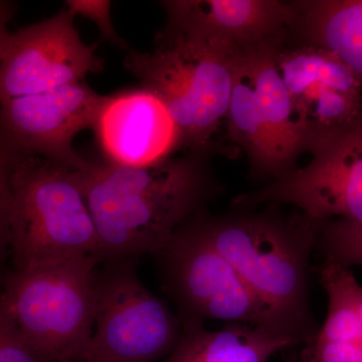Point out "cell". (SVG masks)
<instances>
[{
	"label": "cell",
	"mask_w": 362,
	"mask_h": 362,
	"mask_svg": "<svg viewBox=\"0 0 362 362\" xmlns=\"http://www.w3.org/2000/svg\"><path fill=\"white\" fill-rule=\"evenodd\" d=\"M317 246L326 261L346 268L362 266V225L339 220L320 221Z\"/></svg>",
	"instance_id": "obj_17"
},
{
	"label": "cell",
	"mask_w": 362,
	"mask_h": 362,
	"mask_svg": "<svg viewBox=\"0 0 362 362\" xmlns=\"http://www.w3.org/2000/svg\"><path fill=\"white\" fill-rule=\"evenodd\" d=\"M319 223L301 213L202 216L187 226L220 252L301 343L315 337L309 310V259Z\"/></svg>",
	"instance_id": "obj_2"
},
{
	"label": "cell",
	"mask_w": 362,
	"mask_h": 362,
	"mask_svg": "<svg viewBox=\"0 0 362 362\" xmlns=\"http://www.w3.org/2000/svg\"><path fill=\"white\" fill-rule=\"evenodd\" d=\"M0 362H49L26 342L0 299Z\"/></svg>",
	"instance_id": "obj_20"
},
{
	"label": "cell",
	"mask_w": 362,
	"mask_h": 362,
	"mask_svg": "<svg viewBox=\"0 0 362 362\" xmlns=\"http://www.w3.org/2000/svg\"><path fill=\"white\" fill-rule=\"evenodd\" d=\"M96 257L86 256L9 276L2 303L45 361H80L95 323Z\"/></svg>",
	"instance_id": "obj_5"
},
{
	"label": "cell",
	"mask_w": 362,
	"mask_h": 362,
	"mask_svg": "<svg viewBox=\"0 0 362 362\" xmlns=\"http://www.w3.org/2000/svg\"><path fill=\"white\" fill-rule=\"evenodd\" d=\"M299 343L291 335L259 326L230 323L209 331L189 320L163 362H267Z\"/></svg>",
	"instance_id": "obj_16"
},
{
	"label": "cell",
	"mask_w": 362,
	"mask_h": 362,
	"mask_svg": "<svg viewBox=\"0 0 362 362\" xmlns=\"http://www.w3.org/2000/svg\"><path fill=\"white\" fill-rule=\"evenodd\" d=\"M288 4L289 30L304 45L329 52L362 85V0H299Z\"/></svg>",
	"instance_id": "obj_15"
},
{
	"label": "cell",
	"mask_w": 362,
	"mask_h": 362,
	"mask_svg": "<svg viewBox=\"0 0 362 362\" xmlns=\"http://www.w3.org/2000/svg\"><path fill=\"white\" fill-rule=\"evenodd\" d=\"M206 160L187 153L149 168L103 160L76 170L96 226L100 261L163 252L216 190Z\"/></svg>",
	"instance_id": "obj_1"
},
{
	"label": "cell",
	"mask_w": 362,
	"mask_h": 362,
	"mask_svg": "<svg viewBox=\"0 0 362 362\" xmlns=\"http://www.w3.org/2000/svg\"><path fill=\"white\" fill-rule=\"evenodd\" d=\"M303 352V362H362V330L346 340L314 337Z\"/></svg>",
	"instance_id": "obj_19"
},
{
	"label": "cell",
	"mask_w": 362,
	"mask_h": 362,
	"mask_svg": "<svg viewBox=\"0 0 362 362\" xmlns=\"http://www.w3.org/2000/svg\"><path fill=\"white\" fill-rule=\"evenodd\" d=\"M96 278L95 329L78 362H154L180 339V321L120 259Z\"/></svg>",
	"instance_id": "obj_6"
},
{
	"label": "cell",
	"mask_w": 362,
	"mask_h": 362,
	"mask_svg": "<svg viewBox=\"0 0 362 362\" xmlns=\"http://www.w3.org/2000/svg\"><path fill=\"white\" fill-rule=\"evenodd\" d=\"M105 97L82 82L14 98L0 104V130L25 156L81 170L89 161L74 148V140L92 129Z\"/></svg>",
	"instance_id": "obj_10"
},
{
	"label": "cell",
	"mask_w": 362,
	"mask_h": 362,
	"mask_svg": "<svg viewBox=\"0 0 362 362\" xmlns=\"http://www.w3.org/2000/svg\"><path fill=\"white\" fill-rule=\"evenodd\" d=\"M161 4L168 30L218 40L243 52L282 40L291 23L289 4L277 0H169Z\"/></svg>",
	"instance_id": "obj_13"
},
{
	"label": "cell",
	"mask_w": 362,
	"mask_h": 362,
	"mask_svg": "<svg viewBox=\"0 0 362 362\" xmlns=\"http://www.w3.org/2000/svg\"><path fill=\"white\" fill-rule=\"evenodd\" d=\"M243 52L164 28L153 52H128L124 66L165 105L180 131V148L207 157L226 123Z\"/></svg>",
	"instance_id": "obj_3"
},
{
	"label": "cell",
	"mask_w": 362,
	"mask_h": 362,
	"mask_svg": "<svg viewBox=\"0 0 362 362\" xmlns=\"http://www.w3.org/2000/svg\"><path fill=\"white\" fill-rule=\"evenodd\" d=\"M11 247L16 271L98 258L96 226L75 169L42 157L21 161L13 177Z\"/></svg>",
	"instance_id": "obj_4"
},
{
	"label": "cell",
	"mask_w": 362,
	"mask_h": 362,
	"mask_svg": "<svg viewBox=\"0 0 362 362\" xmlns=\"http://www.w3.org/2000/svg\"><path fill=\"white\" fill-rule=\"evenodd\" d=\"M306 166L233 201L237 207L291 204L317 221L362 225V120L315 143Z\"/></svg>",
	"instance_id": "obj_7"
},
{
	"label": "cell",
	"mask_w": 362,
	"mask_h": 362,
	"mask_svg": "<svg viewBox=\"0 0 362 362\" xmlns=\"http://www.w3.org/2000/svg\"><path fill=\"white\" fill-rule=\"evenodd\" d=\"M112 2L109 0H68L66 8L75 16H82L96 23L101 40L112 45L128 49L125 40L116 32L111 18Z\"/></svg>",
	"instance_id": "obj_21"
},
{
	"label": "cell",
	"mask_w": 362,
	"mask_h": 362,
	"mask_svg": "<svg viewBox=\"0 0 362 362\" xmlns=\"http://www.w3.org/2000/svg\"><path fill=\"white\" fill-rule=\"evenodd\" d=\"M277 64L310 136L309 149L362 120V85L329 52L304 45L282 49L281 44Z\"/></svg>",
	"instance_id": "obj_11"
},
{
	"label": "cell",
	"mask_w": 362,
	"mask_h": 362,
	"mask_svg": "<svg viewBox=\"0 0 362 362\" xmlns=\"http://www.w3.org/2000/svg\"><path fill=\"white\" fill-rule=\"evenodd\" d=\"M168 286L190 320L247 324L299 338L243 280L233 267L185 223L163 252Z\"/></svg>",
	"instance_id": "obj_8"
},
{
	"label": "cell",
	"mask_w": 362,
	"mask_h": 362,
	"mask_svg": "<svg viewBox=\"0 0 362 362\" xmlns=\"http://www.w3.org/2000/svg\"><path fill=\"white\" fill-rule=\"evenodd\" d=\"M52 362H78L75 361H52Z\"/></svg>",
	"instance_id": "obj_23"
},
{
	"label": "cell",
	"mask_w": 362,
	"mask_h": 362,
	"mask_svg": "<svg viewBox=\"0 0 362 362\" xmlns=\"http://www.w3.org/2000/svg\"><path fill=\"white\" fill-rule=\"evenodd\" d=\"M14 13V6L11 2L0 1V54L4 42L8 37L9 33L7 30L9 21L13 18Z\"/></svg>",
	"instance_id": "obj_22"
},
{
	"label": "cell",
	"mask_w": 362,
	"mask_h": 362,
	"mask_svg": "<svg viewBox=\"0 0 362 362\" xmlns=\"http://www.w3.org/2000/svg\"><path fill=\"white\" fill-rule=\"evenodd\" d=\"M26 156L0 130V259L11 247L13 177Z\"/></svg>",
	"instance_id": "obj_18"
},
{
	"label": "cell",
	"mask_w": 362,
	"mask_h": 362,
	"mask_svg": "<svg viewBox=\"0 0 362 362\" xmlns=\"http://www.w3.org/2000/svg\"><path fill=\"white\" fill-rule=\"evenodd\" d=\"M92 129L104 161L123 168L157 165L180 149L168 108L143 86L105 97Z\"/></svg>",
	"instance_id": "obj_12"
},
{
	"label": "cell",
	"mask_w": 362,
	"mask_h": 362,
	"mask_svg": "<svg viewBox=\"0 0 362 362\" xmlns=\"http://www.w3.org/2000/svg\"><path fill=\"white\" fill-rule=\"evenodd\" d=\"M281 42L273 40L247 51L257 115L273 152L278 178L294 170L297 157L310 146V136L279 70Z\"/></svg>",
	"instance_id": "obj_14"
},
{
	"label": "cell",
	"mask_w": 362,
	"mask_h": 362,
	"mask_svg": "<svg viewBox=\"0 0 362 362\" xmlns=\"http://www.w3.org/2000/svg\"><path fill=\"white\" fill-rule=\"evenodd\" d=\"M75 18L65 8L9 33L0 54V104L78 84L104 70L98 45L83 42Z\"/></svg>",
	"instance_id": "obj_9"
}]
</instances>
